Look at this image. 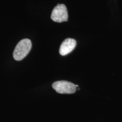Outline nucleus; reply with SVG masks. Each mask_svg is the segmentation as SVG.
Wrapping results in <instances>:
<instances>
[{"label":"nucleus","mask_w":122,"mask_h":122,"mask_svg":"<svg viewBox=\"0 0 122 122\" xmlns=\"http://www.w3.org/2000/svg\"><path fill=\"white\" fill-rule=\"evenodd\" d=\"M32 48V42L30 39H24L18 42L13 52L15 60L19 61L28 55Z\"/></svg>","instance_id":"f257e3e1"},{"label":"nucleus","mask_w":122,"mask_h":122,"mask_svg":"<svg viewBox=\"0 0 122 122\" xmlns=\"http://www.w3.org/2000/svg\"><path fill=\"white\" fill-rule=\"evenodd\" d=\"M76 45V41L75 40L70 38L65 39L61 44L59 48V53L61 56H66L74 49Z\"/></svg>","instance_id":"20e7f679"},{"label":"nucleus","mask_w":122,"mask_h":122,"mask_svg":"<svg viewBox=\"0 0 122 122\" xmlns=\"http://www.w3.org/2000/svg\"><path fill=\"white\" fill-rule=\"evenodd\" d=\"M78 85L65 80L57 81L52 84V87L57 93L60 94H72L76 91Z\"/></svg>","instance_id":"f03ea898"},{"label":"nucleus","mask_w":122,"mask_h":122,"mask_svg":"<svg viewBox=\"0 0 122 122\" xmlns=\"http://www.w3.org/2000/svg\"><path fill=\"white\" fill-rule=\"evenodd\" d=\"M68 12L64 4H59L53 10L51 19L55 22L62 23L68 20Z\"/></svg>","instance_id":"7ed1b4c3"}]
</instances>
